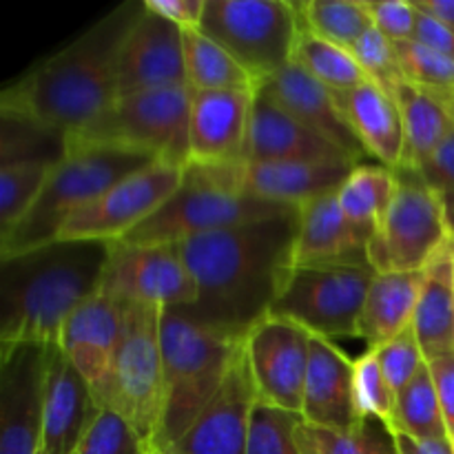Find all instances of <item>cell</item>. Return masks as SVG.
Listing matches in <instances>:
<instances>
[{
	"label": "cell",
	"mask_w": 454,
	"mask_h": 454,
	"mask_svg": "<svg viewBox=\"0 0 454 454\" xmlns=\"http://www.w3.org/2000/svg\"><path fill=\"white\" fill-rule=\"evenodd\" d=\"M297 208L176 244L198 297L184 310L217 333L247 340L269 317L295 266Z\"/></svg>",
	"instance_id": "cell-1"
},
{
	"label": "cell",
	"mask_w": 454,
	"mask_h": 454,
	"mask_svg": "<svg viewBox=\"0 0 454 454\" xmlns=\"http://www.w3.org/2000/svg\"><path fill=\"white\" fill-rule=\"evenodd\" d=\"M142 9L145 0L118 4L4 89L0 109L29 115L67 137L87 127L118 100L120 49Z\"/></svg>",
	"instance_id": "cell-2"
},
{
	"label": "cell",
	"mask_w": 454,
	"mask_h": 454,
	"mask_svg": "<svg viewBox=\"0 0 454 454\" xmlns=\"http://www.w3.org/2000/svg\"><path fill=\"white\" fill-rule=\"evenodd\" d=\"M111 242L56 239L0 260V341L58 344L78 306L100 293Z\"/></svg>",
	"instance_id": "cell-3"
},
{
	"label": "cell",
	"mask_w": 454,
	"mask_h": 454,
	"mask_svg": "<svg viewBox=\"0 0 454 454\" xmlns=\"http://www.w3.org/2000/svg\"><path fill=\"white\" fill-rule=\"evenodd\" d=\"M160 341L164 399L155 454L167 452L211 403L247 340L213 331L180 309H164Z\"/></svg>",
	"instance_id": "cell-4"
},
{
	"label": "cell",
	"mask_w": 454,
	"mask_h": 454,
	"mask_svg": "<svg viewBox=\"0 0 454 454\" xmlns=\"http://www.w3.org/2000/svg\"><path fill=\"white\" fill-rule=\"evenodd\" d=\"M153 162H158L153 155L120 146L84 145L67 149V158L53 168L34 207L0 238V260L56 242L71 215L89 207L120 180Z\"/></svg>",
	"instance_id": "cell-5"
},
{
	"label": "cell",
	"mask_w": 454,
	"mask_h": 454,
	"mask_svg": "<svg viewBox=\"0 0 454 454\" xmlns=\"http://www.w3.org/2000/svg\"><path fill=\"white\" fill-rule=\"evenodd\" d=\"M160 322V306L124 304L118 348L106 377L93 388L100 408L122 415L151 448L162 419L164 399Z\"/></svg>",
	"instance_id": "cell-6"
},
{
	"label": "cell",
	"mask_w": 454,
	"mask_h": 454,
	"mask_svg": "<svg viewBox=\"0 0 454 454\" xmlns=\"http://www.w3.org/2000/svg\"><path fill=\"white\" fill-rule=\"evenodd\" d=\"M191 89H158L118 98L93 122L67 137V149L106 145L140 151L162 162L186 167Z\"/></svg>",
	"instance_id": "cell-7"
},
{
	"label": "cell",
	"mask_w": 454,
	"mask_h": 454,
	"mask_svg": "<svg viewBox=\"0 0 454 454\" xmlns=\"http://www.w3.org/2000/svg\"><path fill=\"white\" fill-rule=\"evenodd\" d=\"M293 208L297 207L264 202L226 189L208 180L195 164H186L180 189L118 242L131 247H176L184 239L282 215Z\"/></svg>",
	"instance_id": "cell-8"
},
{
	"label": "cell",
	"mask_w": 454,
	"mask_h": 454,
	"mask_svg": "<svg viewBox=\"0 0 454 454\" xmlns=\"http://www.w3.org/2000/svg\"><path fill=\"white\" fill-rule=\"evenodd\" d=\"M198 29L257 84L293 62L300 16L288 0H207Z\"/></svg>",
	"instance_id": "cell-9"
},
{
	"label": "cell",
	"mask_w": 454,
	"mask_h": 454,
	"mask_svg": "<svg viewBox=\"0 0 454 454\" xmlns=\"http://www.w3.org/2000/svg\"><path fill=\"white\" fill-rule=\"evenodd\" d=\"M372 266H293L269 315L291 319L326 340L359 337Z\"/></svg>",
	"instance_id": "cell-10"
},
{
	"label": "cell",
	"mask_w": 454,
	"mask_h": 454,
	"mask_svg": "<svg viewBox=\"0 0 454 454\" xmlns=\"http://www.w3.org/2000/svg\"><path fill=\"white\" fill-rule=\"evenodd\" d=\"M397 193L384 224L368 244V260L377 273L424 270L452 239L443 200L417 171L397 168Z\"/></svg>",
	"instance_id": "cell-11"
},
{
	"label": "cell",
	"mask_w": 454,
	"mask_h": 454,
	"mask_svg": "<svg viewBox=\"0 0 454 454\" xmlns=\"http://www.w3.org/2000/svg\"><path fill=\"white\" fill-rule=\"evenodd\" d=\"M184 168L158 160L151 167L124 177L106 193L80 208L62 226L58 239L118 242L153 215L184 180Z\"/></svg>",
	"instance_id": "cell-12"
},
{
	"label": "cell",
	"mask_w": 454,
	"mask_h": 454,
	"mask_svg": "<svg viewBox=\"0 0 454 454\" xmlns=\"http://www.w3.org/2000/svg\"><path fill=\"white\" fill-rule=\"evenodd\" d=\"M49 348L0 341V454H40Z\"/></svg>",
	"instance_id": "cell-13"
},
{
	"label": "cell",
	"mask_w": 454,
	"mask_h": 454,
	"mask_svg": "<svg viewBox=\"0 0 454 454\" xmlns=\"http://www.w3.org/2000/svg\"><path fill=\"white\" fill-rule=\"evenodd\" d=\"M100 293L122 304L186 309L198 297L193 278L176 247L111 242Z\"/></svg>",
	"instance_id": "cell-14"
},
{
	"label": "cell",
	"mask_w": 454,
	"mask_h": 454,
	"mask_svg": "<svg viewBox=\"0 0 454 454\" xmlns=\"http://www.w3.org/2000/svg\"><path fill=\"white\" fill-rule=\"evenodd\" d=\"M208 180L238 193L286 207H301L319 195L337 193L355 162H233L195 164Z\"/></svg>",
	"instance_id": "cell-15"
},
{
	"label": "cell",
	"mask_w": 454,
	"mask_h": 454,
	"mask_svg": "<svg viewBox=\"0 0 454 454\" xmlns=\"http://www.w3.org/2000/svg\"><path fill=\"white\" fill-rule=\"evenodd\" d=\"M247 355L257 397L301 415L310 333L291 319L269 315L247 335Z\"/></svg>",
	"instance_id": "cell-16"
},
{
	"label": "cell",
	"mask_w": 454,
	"mask_h": 454,
	"mask_svg": "<svg viewBox=\"0 0 454 454\" xmlns=\"http://www.w3.org/2000/svg\"><path fill=\"white\" fill-rule=\"evenodd\" d=\"M255 402L257 388L244 341L215 397L164 454H247Z\"/></svg>",
	"instance_id": "cell-17"
},
{
	"label": "cell",
	"mask_w": 454,
	"mask_h": 454,
	"mask_svg": "<svg viewBox=\"0 0 454 454\" xmlns=\"http://www.w3.org/2000/svg\"><path fill=\"white\" fill-rule=\"evenodd\" d=\"M177 87H189L184 34L176 22L151 12L145 4L120 49L118 98Z\"/></svg>",
	"instance_id": "cell-18"
},
{
	"label": "cell",
	"mask_w": 454,
	"mask_h": 454,
	"mask_svg": "<svg viewBox=\"0 0 454 454\" xmlns=\"http://www.w3.org/2000/svg\"><path fill=\"white\" fill-rule=\"evenodd\" d=\"M242 162H355L282 105L255 89ZM357 164V162H355Z\"/></svg>",
	"instance_id": "cell-19"
},
{
	"label": "cell",
	"mask_w": 454,
	"mask_h": 454,
	"mask_svg": "<svg viewBox=\"0 0 454 454\" xmlns=\"http://www.w3.org/2000/svg\"><path fill=\"white\" fill-rule=\"evenodd\" d=\"M100 412L96 393L71 359L51 344L44 380L40 454H75Z\"/></svg>",
	"instance_id": "cell-20"
},
{
	"label": "cell",
	"mask_w": 454,
	"mask_h": 454,
	"mask_svg": "<svg viewBox=\"0 0 454 454\" xmlns=\"http://www.w3.org/2000/svg\"><path fill=\"white\" fill-rule=\"evenodd\" d=\"M253 89L191 91L189 164H233L244 160Z\"/></svg>",
	"instance_id": "cell-21"
},
{
	"label": "cell",
	"mask_w": 454,
	"mask_h": 454,
	"mask_svg": "<svg viewBox=\"0 0 454 454\" xmlns=\"http://www.w3.org/2000/svg\"><path fill=\"white\" fill-rule=\"evenodd\" d=\"M301 417L306 424L346 434L366 421L355 399V362L326 337L310 335Z\"/></svg>",
	"instance_id": "cell-22"
},
{
	"label": "cell",
	"mask_w": 454,
	"mask_h": 454,
	"mask_svg": "<svg viewBox=\"0 0 454 454\" xmlns=\"http://www.w3.org/2000/svg\"><path fill=\"white\" fill-rule=\"evenodd\" d=\"M255 89L273 98L288 114L301 120L306 127L331 140L337 149L344 151L357 164H362V160L368 158L366 149L357 140V136L348 127L340 106H337L335 91L324 87L319 80L306 74L295 62L284 67L282 71L273 74L270 78L257 82Z\"/></svg>",
	"instance_id": "cell-23"
},
{
	"label": "cell",
	"mask_w": 454,
	"mask_h": 454,
	"mask_svg": "<svg viewBox=\"0 0 454 454\" xmlns=\"http://www.w3.org/2000/svg\"><path fill=\"white\" fill-rule=\"evenodd\" d=\"M124 304L96 293L91 300L69 315L58 337V348L82 372L91 388L102 384L111 366L120 333H122Z\"/></svg>",
	"instance_id": "cell-24"
},
{
	"label": "cell",
	"mask_w": 454,
	"mask_h": 454,
	"mask_svg": "<svg viewBox=\"0 0 454 454\" xmlns=\"http://www.w3.org/2000/svg\"><path fill=\"white\" fill-rule=\"evenodd\" d=\"M295 266H371L368 244L346 222L337 193L297 207Z\"/></svg>",
	"instance_id": "cell-25"
},
{
	"label": "cell",
	"mask_w": 454,
	"mask_h": 454,
	"mask_svg": "<svg viewBox=\"0 0 454 454\" xmlns=\"http://www.w3.org/2000/svg\"><path fill=\"white\" fill-rule=\"evenodd\" d=\"M335 102L368 158L397 171L403 158V122L395 93L368 80L348 91H335Z\"/></svg>",
	"instance_id": "cell-26"
},
{
	"label": "cell",
	"mask_w": 454,
	"mask_h": 454,
	"mask_svg": "<svg viewBox=\"0 0 454 454\" xmlns=\"http://www.w3.org/2000/svg\"><path fill=\"white\" fill-rule=\"evenodd\" d=\"M393 93L403 122V158L399 168L417 171L454 133V91L421 87L403 78Z\"/></svg>",
	"instance_id": "cell-27"
},
{
	"label": "cell",
	"mask_w": 454,
	"mask_h": 454,
	"mask_svg": "<svg viewBox=\"0 0 454 454\" xmlns=\"http://www.w3.org/2000/svg\"><path fill=\"white\" fill-rule=\"evenodd\" d=\"M412 331L426 362L454 353V244L452 239L424 269Z\"/></svg>",
	"instance_id": "cell-28"
},
{
	"label": "cell",
	"mask_w": 454,
	"mask_h": 454,
	"mask_svg": "<svg viewBox=\"0 0 454 454\" xmlns=\"http://www.w3.org/2000/svg\"><path fill=\"white\" fill-rule=\"evenodd\" d=\"M424 270L377 273L368 288L359 317V337L368 350H377L412 326Z\"/></svg>",
	"instance_id": "cell-29"
},
{
	"label": "cell",
	"mask_w": 454,
	"mask_h": 454,
	"mask_svg": "<svg viewBox=\"0 0 454 454\" xmlns=\"http://www.w3.org/2000/svg\"><path fill=\"white\" fill-rule=\"evenodd\" d=\"M397 193V173L381 164H357L337 191L341 213L362 242L371 244Z\"/></svg>",
	"instance_id": "cell-30"
},
{
	"label": "cell",
	"mask_w": 454,
	"mask_h": 454,
	"mask_svg": "<svg viewBox=\"0 0 454 454\" xmlns=\"http://www.w3.org/2000/svg\"><path fill=\"white\" fill-rule=\"evenodd\" d=\"M0 167L9 164H49L58 167L67 158V136L22 115L0 109Z\"/></svg>",
	"instance_id": "cell-31"
},
{
	"label": "cell",
	"mask_w": 454,
	"mask_h": 454,
	"mask_svg": "<svg viewBox=\"0 0 454 454\" xmlns=\"http://www.w3.org/2000/svg\"><path fill=\"white\" fill-rule=\"evenodd\" d=\"M184 34L186 84L191 91H226V89H253L251 75L224 47L200 29H182Z\"/></svg>",
	"instance_id": "cell-32"
},
{
	"label": "cell",
	"mask_w": 454,
	"mask_h": 454,
	"mask_svg": "<svg viewBox=\"0 0 454 454\" xmlns=\"http://www.w3.org/2000/svg\"><path fill=\"white\" fill-rule=\"evenodd\" d=\"M293 62L331 91H348V89L371 80L348 49L313 34L301 22L300 31H297Z\"/></svg>",
	"instance_id": "cell-33"
},
{
	"label": "cell",
	"mask_w": 454,
	"mask_h": 454,
	"mask_svg": "<svg viewBox=\"0 0 454 454\" xmlns=\"http://www.w3.org/2000/svg\"><path fill=\"white\" fill-rule=\"evenodd\" d=\"M390 433L406 434L412 439L450 437L428 364L421 368L419 375L406 388L397 393V406H395Z\"/></svg>",
	"instance_id": "cell-34"
},
{
	"label": "cell",
	"mask_w": 454,
	"mask_h": 454,
	"mask_svg": "<svg viewBox=\"0 0 454 454\" xmlns=\"http://www.w3.org/2000/svg\"><path fill=\"white\" fill-rule=\"evenodd\" d=\"M295 442L300 454H397L395 434L380 419H366L348 434L301 421Z\"/></svg>",
	"instance_id": "cell-35"
},
{
	"label": "cell",
	"mask_w": 454,
	"mask_h": 454,
	"mask_svg": "<svg viewBox=\"0 0 454 454\" xmlns=\"http://www.w3.org/2000/svg\"><path fill=\"white\" fill-rule=\"evenodd\" d=\"M295 9L301 25L348 51L372 25L364 0H304Z\"/></svg>",
	"instance_id": "cell-36"
},
{
	"label": "cell",
	"mask_w": 454,
	"mask_h": 454,
	"mask_svg": "<svg viewBox=\"0 0 454 454\" xmlns=\"http://www.w3.org/2000/svg\"><path fill=\"white\" fill-rule=\"evenodd\" d=\"M56 167L9 164L0 167V238L27 215Z\"/></svg>",
	"instance_id": "cell-37"
},
{
	"label": "cell",
	"mask_w": 454,
	"mask_h": 454,
	"mask_svg": "<svg viewBox=\"0 0 454 454\" xmlns=\"http://www.w3.org/2000/svg\"><path fill=\"white\" fill-rule=\"evenodd\" d=\"M301 421L304 417L300 412L284 411L257 397L248 428L247 454H300L295 430Z\"/></svg>",
	"instance_id": "cell-38"
},
{
	"label": "cell",
	"mask_w": 454,
	"mask_h": 454,
	"mask_svg": "<svg viewBox=\"0 0 454 454\" xmlns=\"http://www.w3.org/2000/svg\"><path fill=\"white\" fill-rule=\"evenodd\" d=\"M355 399H357L359 415L364 419H380L381 424H393L397 393L386 380L375 350H366L355 362Z\"/></svg>",
	"instance_id": "cell-39"
},
{
	"label": "cell",
	"mask_w": 454,
	"mask_h": 454,
	"mask_svg": "<svg viewBox=\"0 0 454 454\" xmlns=\"http://www.w3.org/2000/svg\"><path fill=\"white\" fill-rule=\"evenodd\" d=\"M75 454H153V448L122 415L100 408Z\"/></svg>",
	"instance_id": "cell-40"
},
{
	"label": "cell",
	"mask_w": 454,
	"mask_h": 454,
	"mask_svg": "<svg viewBox=\"0 0 454 454\" xmlns=\"http://www.w3.org/2000/svg\"><path fill=\"white\" fill-rule=\"evenodd\" d=\"M399 69L408 82L430 89H448L454 91V60L433 51L417 40L395 43Z\"/></svg>",
	"instance_id": "cell-41"
},
{
	"label": "cell",
	"mask_w": 454,
	"mask_h": 454,
	"mask_svg": "<svg viewBox=\"0 0 454 454\" xmlns=\"http://www.w3.org/2000/svg\"><path fill=\"white\" fill-rule=\"evenodd\" d=\"M350 53L359 62V67L366 71L368 78L372 82L381 84L384 89H388L390 93L403 80L393 43L375 25H371L364 31L362 38L350 47Z\"/></svg>",
	"instance_id": "cell-42"
},
{
	"label": "cell",
	"mask_w": 454,
	"mask_h": 454,
	"mask_svg": "<svg viewBox=\"0 0 454 454\" xmlns=\"http://www.w3.org/2000/svg\"><path fill=\"white\" fill-rule=\"evenodd\" d=\"M377 359H380V366L384 371L386 380L390 381V386L395 388V393H399L402 388H406L417 375H419L421 368L426 366V357L421 353V346L417 341L415 331L412 326L408 331H403L402 335L395 337L393 341L384 344L381 348L375 350Z\"/></svg>",
	"instance_id": "cell-43"
},
{
	"label": "cell",
	"mask_w": 454,
	"mask_h": 454,
	"mask_svg": "<svg viewBox=\"0 0 454 454\" xmlns=\"http://www.w3.org/2000/svg\"><path fill=\"white\" fill-rule=\"evenodd\" d=\"M371 20L390 43H403L415 38L417 7L412 0H364Z\"/></svg>",
	"instance_id": "cell-44"
},
{
	"label": "cell",
	"mask_w": 454,
	"mask_h": 454,
	"mask_svg": "<svg viewBox=\"0 0 454 454\" xmlns=\"http://www.w3.org/2000/svg\"><path fill=\"white\" fill-rule=\"evenodd\" d=\"M417 176L439 195L454 193V133L439 145V149L417 168Z\"/></svg>",
	"instance_id": "cell-45"
},
{
	"label": "cell",
	"mask_w": 454,
	"mask_h": 454,
	"mask_svg": "<svg viewBox=\"0 0 454 454\" xmlns=\"http://www.w3.org/2000/svg\"><path fill=\"white\" fill-rule=\"evenodd\" d=\"M428 368L430 375H433L439 403H442L448 434H450V439L454 442V353L430 359Z\"/></svg>",
	"instance_id": "cell-46"
},
{
	"label": "cell",
	"mask_w": 454,
	"mask_h": 454,
	"mask_svg": "<svg viewBox=\"0 0 454 454\" xmlns=\"http://www.w3.org/2000/svg\"><path fill=\"white\" fill-rule=\"evenodd\" d=\"M207 0H145L146 9L176 22L180 29H198Z\"/></svg>",
	"instance_id": "cell-47"
},
{
	"label": "cell",
	"mask_w": 454,
	"mask_h": 454,
	"mask_svg": "<svg viewBox=\"0 0 454 454\" xmlns=\"http://www.w3.org/2000/svg\"><path fill=\"white\" fill-rule=\"evenodd\" d=\"M419 12V9H417ZM417 43L426 44L433 51L442 53L454 60V31L448 29L443 22H439L437 18L428 16V13L419 12L417 16V27H415V38Z\"/></svg>",
	"instance_id": "cell-48"
},
{
	"label": "cell",
	"mask_w": 454,
	"mask_h": 454,
	"mask_svg": "<svg viewBox=\"0 0 454 454\" xmlns=\"http://www.w3.org/2000/svg\"><path fill=\"white\" fill-rule=\"evenodd\" d=\"M397 454H454V442L443 439H412L406 434H395Z\"/></svg>",
	"instance_id": "cell-49"
},
{
	"label": "cell",
	"mask_w": 454,
	"mask_h": 454,
	"mask_svg": "<svg viewBox=\"0 0 454 454\" xmlns=\"http://www.w3.org/2000/svg\"><path fill=\"white\" fill-rule=\"evenodd\" d=\"M412 4L454 31V0H412Z\"/></svg>",
	"instance_id": "cell-50"
},
{
	"label": "cell",
	"mask_w": 454,
	"mask_h": 454,
	"mask_svg": "<svg viewBox=\"0 0 454 454\" xmlns=\"http://www.w3.org/2000/svg\"><path fill=\"white\" fill-rule=\"evenodd\" d=\"M442 200H443V211H446L448 226H450V231H452V235H454V193L442 195Z\"/></svg>",
	"instance_id": "cell-51"
},
{
	"label": "cell",
	"mask_w": 454,
	"mask_h": 454,
	"mask_svg": "<svg viewBox=\"0 0 454 454\" xmlns=\"http://www.w3.org/2000/svg\"><path fill=\"white\" fill-rule=\"evenodd\" d=\"M452 244H454V235H452Z\"/></svg>",
	"instance_id": "cell-52"
}]
</instances>
